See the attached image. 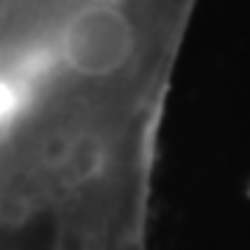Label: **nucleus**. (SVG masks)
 Returning a JSON list of instances; mask_svg holds the SVG:
<instances>
[{
	"instance_id": "nucleus-1",
	"label": "nucleus",
	"mask_w": 250,
	"mask_h": 250,
	"mask_svg": "<svg viewBox=\"0 0 250 250\" xmlns=\"http://www.w3.org/2000/svg\"><path fill=\"white\" fill-rule=\"evenodd\" d=\"M136 50L134 22L117 6L86 3L62 22L53 42L56 62L86 78L114 75Z\"/></svg>"
},
{
	"instance_id": "nucleus-3",
	"label": "nucleus",
	"mask_w": 250,
	"mask_h": 250,
	"mask_svg": "<svg viewBox=\"0 0 250 250\" xmlns=\"http://www.w3.org/2000/svg\"><path fill=\"white\" fill-rule=\"evenodd\" d=\"M86 3H100V6H120L123 0H86Z\"/></svg>"
},
{
	"instance_id": "nucleus-2",
	"label": "nucleus",
	"mask_w": 250,
	"mask_h": 250,
	"mask_svg": "<svg viewBox=\"0 0 250 250\" xmlns=\"http://www.w3.org/2000/svg\"><path fill=\"white\" fill-rule=\"evenodd\" d=\"M53 62V47H39L14 59L6 70H0V131L9 128L31 106L39 81L47 75Z\"/></svg>"
}]
</instances>
